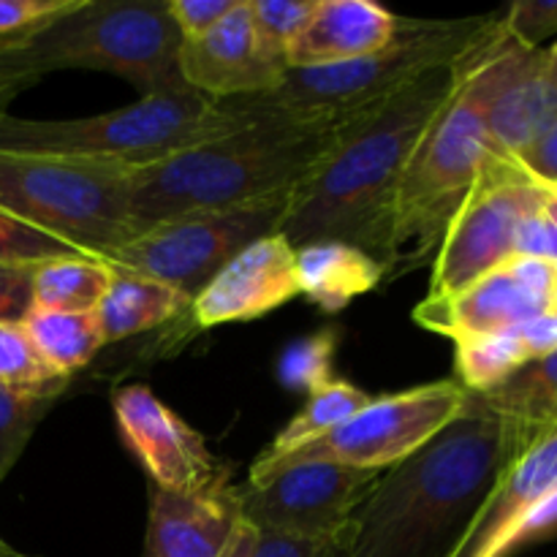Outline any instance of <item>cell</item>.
<instances>
[{
	"label": "cell",
	"mask_w": 557,
	"mask_h": 557,
	"mask_svg": "<svg viewBox=\"0 0 557 557\" xmlns=\"http://www.w3.org/2000/svg\"><path fill=\"white\" fill-rule=\"evenodd\" d=\"M460 63L424 74L389 101L337 125L313 172L294 188L281 234L294 250L343 243L389 267L408 161L457 85Z\"/></svg>",
	"instance_id": "1"
},
{
	"label": "cell",
	"mask_w": 557,
	"mask_h": 557,
	"mask_svg": "<svg viewBox=\"0 0 557 557\" xmlns=\"http://www.w3.org/2000/svg\"><path fill=\"white\" fill-rule=\"evenodd\" d=\"M542 428L500 417L479 395L397 466L354 517V557H446L509 462Z\"/></svg>",
	"instance_id": "2"
},
{
	"label": "cell",
	"mask_w": 557,
	"mask_h": 557,
	"mask_svg": "<svg viewBox=\"0 0 557 557\" xmlns=\"http://www.w3.org/2000/svg\"><path fill=\"white\" fill-rule=\"evenodd\" d=\"M531 52L533 49L520 47L506 33L500 20L498 27L460 63L455 90L408 161L397 196L384 283H395L438 253L451 218L471 194L484 161L493 152L487 131L490 107Z\"/></svg>",
	"instance_id": "3"
},
{
	"label": "cell",
	"mask_w": 557,
	"mask_h": 557,
	"mask_svg": "<svg viewBox=\"0 0 557 557\" xmlns=\"http://www.w3.org/2000/svg\"><path fill=\"white\" fill-rule=\"evenodd\" d=\"M253 117L221 139L145 166H125L131 218L139 234L169 218L226 210L294 190L324 158L337 131L319 120Z\"/></svg>",
	"instance_id": "4"
},
{
	"label": "cell",
	"mask_w": 557,
	"mask_h": 557,
	"mask_svg": "<svg viewBox=\"0 0 557 557\" xmlns=\"http://www.w3.org/2000/svg\"><path fill=\"white\" fill-rule=\"evenodd\" d=\"M504 11L462 20L397 16L395 36L379 52L326 69L288 71L277 90L234 98V103L250 114L341 125L389 101L430 71L462 63L498 27Z\"/></svg>",
	"instance_id": "5"
},
{
	"label": "cell",
	"mask_w": 557,
	"mask_h": 557,
	"mask_svg": "<svg viewBox=\"0 0 557 557\" xmlns=\"http://www.w3.org/2000/svg\"><path fill=\"white\" fill-rule=\"evenodd\" d=\"M234 101L194 90L145 96L123 109L76 120L0 117V150L145 166L253 123Z\"/></svg>",
	"instance_id": "6"
},
{
	"label": "cell",
	"mask_w": 557,
	"mask_h": 557,
	"mask_svg": "<svg viewBox=\"0 0 557 557\" xmlns=\"http://www.w3.org/2000/svg\"><path fill=\"white\" fill-rule=\"evenodd\" d=\"M180 44L183 33L166 0H85L0 63L36 82L60 69L107 71L145 98L188 90L180 74Z\"/></svg>",
	"instance_id": "7"
},
{
	"label": "cell",
	"mask_w": 557,
	"mask_h": 557,
	"mask_svg": "<svg viewBox=\"0 0 557 557\" xmlns=\"http://www.w3.org/2000/svg\"><path fill=\"white\" fill-rule=\"evenodd\" d=\"M0 210L101 261L139 234L123 163L0 150Z\"/></svg>",
	"instance_id": "8"
},
{
	"label": "cell",
	"mask_w": 557,
	"mask_h": 557,
	"mask_svg": "<svg viewBox=\"0 0 557 557\" xmlns=\"http://www.w3.org/2000/svg\"><path fill=\"white\" fill-rule=\"evenodd\" d=\"M292 196L294 190H283L226 210L169 218L136 234L107 264L166 283L194 302L234 256L270 234H281Z\"/></svg>",
	"instance_id": "9"
},
{
	"label": "cell",
	"mask_w": 557,
	"mask_h": 557,
	"mask_svg": "<svg viewBox=\"0 0 557 557\" xmlns=\"http://www.w3.org/2000/svg\"><path fill=\"white\" fill-rule=\"evenodd\" d=\"M471 392L457 379L433 381L395 395L373 397L351 419L326 433L324 438L281 457L256 460L248 482H261L272 473L305 462H332V466L386 471L433 441L441 430L460 417Z\"/></svg>",
	"instance_id": "10"
},
{
	"label": "cell",
	"mask_w": 557,
	"mask_h": 557,
	"mask_svg": "<svg viewBox=\"0 0 557 557\" xmlns=\"http://www.w3.org/2000/svg\"><path fill=\"white\" fill-rule=\"evenodd\" d=\"M539 194L542 183L515 158L490 152L471 194L446 228L424 299L438 302L455 297L517 256V234L536 207Z\"/></svg>",
	"instance_id": "11"
},
{
	"label": "cell",
	"mask_w": 557,
	"mask_h": 557,
	"mask_svg": "<svg viewBox=\"0 0 557 557\" xmlns=\"http://www.w3.org/2000/svg\"><path fill=\"white\" fill-rule=\"evenodd\" d=\"M384 471L305 462L261 482L234 484L239 520L256 533L319 539L348 528Z\"/></svg>",
	"instance_id": "12"
},
{
	"label": "cell",
	"mask_w": 557,
	"mask_h": 557,
	"mask_svg": "<svg viewBox=\"0 0 557 557\" xmlns=\"http://www.w3.org/2000/svg\"><path fill=\"white\" fill-rule=\"evenodd\" d=\"M114 422L125 449L139 460L152 487L174 495H205L226 487L228 473L207 449L199 430L145 384L120 386L112 395Z\"/></svg>",
	"instance_id": "13"
},
{
	"label": "cell",
	"mask_w": 557,
	"mask_h": 557,
	"mask_svg": "<svg viewBox=\"0 0 557 557\" xmlns=\"http://www.w3.org/2000/svg\"><path fill=\"white\" fill-rule=\"evenodd\" d=\"M557 264L533 256H511L476 283L449 299H422L413 310L419 326L449 337L451 343L500 335L528 319L553 310Z\"/></svg>",
	"instance_id": "14"
},
{
	"label": "cell",
	"mask_w": 557,
	"mask_h": 557,
	"mask_svg": "<svg viewBox=\"0 0 557 557\" xmlns=\"http://www.w3.org/2000/svg\"><path fill=\"white\" fill-rule=\"evenodd\" d=\"M180 74L188 90L212 101L267 96L277 90L288 65L272 58L259 41L248 0L201 36L180 44Z\"/></svg>",
	"instance_id": "15"
},
{
	"label": "cell",
	"mask_w": 557,
	"mask_h": 557,
	"mask_svg": "<svg viewBox=\"0 0 557 557\" xmlns=\"http://www.w3.org/2000/svg\"><path fill=\"white\" fill-rule=\"evenodd\" d=\"M297 294V250L283 234H270L234 256L190 302V313L201 330H212L261 319Z\"/></svg>",
	"instance_id": "16"
},
{
	"label": "cell",
	"mask_w": 557,
	"mask_h": 557,
	"mask_svg": "<svg viewBox=\"0 0 557 557\" xmlns=\"http://www.w3.org/2000/svg\"><path fill=\"white\" fill-rule=\"evenodd\" d=\"M557 487V424H547L509 462L446 557H504L525 517Z\"/></svg>",
	"instance_id": "17"
},
{
	"label": "cell",
	"mask_w": 557,
	"mask_h": 557,
	"mask_svg": "<svg viewBox=\"0 0 557 557\" xmlns=\"http://www.w3.org/2000/svg\"><path fill=\"white\" fill-rule=\"evenodd\" d=\"M397 14L368 0H315L286 52L288 71L326 69L373 54L395 36Z\"/></svg>",
	"instance_id": "18"
},
{
	"label": "cell",
	"mask_w": 557,
	"mask_h": 557,
	"mask_svg": "<svg viewBox=\"0 0 557 557\" xmlns=\"http://www.w3.org/2000/svg\"><path fill=\"white\" fill-rule=\"evenodd\" d=\"M232 490L174 495L152 487L145 557H221L239 522Z\"/></svg>",
	"instance_id": "19"
},
{
	"label": "cell",
	"mask_w": 557,
	"mask_h": 557,
	"mask_svg": "<svg viewBox=\"0 0 557 557\" xmlns=\"http://www.w3.org/2000/svg\"><path fill=\"white\" fill-rule=\"evenodd\" d=\"M557 117V74L547 65V49L525 58L487 114L493 152L517 158Z\"/></svg>",
	"instance_id": "20"
},
{
	"label": "cell",
	"mask_w": 557,
	"mask_h": 557,
	"mask_svg": "<svg viewBox=\"0 0 557 557\" xmlns=\"http://www.w3.org/2000/svg\"><path fill=\"white\" fill-rule=\"evenodd\" d=\"M299 294L324 313L348 308L357 297L384 283V267L343 243L305 245L297 250Z\"/></svg>",
	"instance_id": "21"
},
{
	"label": "cell",
	"mask_w": 557,
	"mask_h": 557,
	"mask_svg": "<svg viewBox=\"0 0 557 557\" xmlns=\"http://www.w3.org/2000/svg\"><path fill=\"white\" fill-rule=\"evenodd\" d=\"M188 308L190 299L177 288L112 267V283L96 308V321L107 346L156 330Z\"/></svg>",
	"instance_id": "22"
},
{
	"label": "cell",
	"mask_w": 557,
	"mask_h": 557,
	"mask_svg": "<svg viewBox=\"0 0 557 557\" xmlns=\"http://www.w3.org/2000/svg\"><path fill=\"white\" fill-rule=\"evenodd\" d=\"M38 357L58 379L69 381L103 348L96 313H58L33 308L22 321Z\"/></svg>",
	"instance_id": "23"
},
{
	"label": "cell",
	"mask_w": 557,
	"mask_h": 557,
	"mask_svg": "<svg viewBox=\"0 0 557 557\" xmlns=\"http://www.w3.org/2000/svg\"><path fill=\"white\" fill-rule=\"evenodd\" d=\"M373 397L375 395L364 392L362 386L351 384V381L335 379L332 384L321 386L319 392L308 395L305 406L294 413L292 422H286V428L277 430L272 444L256 460H281V457L324 438L326 433L341 428L346 419H351L359 408L368 406Z\"/></svg>",
	"instance_id": "24"
},
{
	"label": "cell",
	"mask_w": 557,
	"mask_h": 557,
	"mask_svg": "<svg viewBox=\"0 0 557 557\" xmlns=\"http://www.w3.org/2000/svg\"><path fill=\"white\" fill-rule=\"evenodd\" d=\"M112 283V267L92 256L54 259L36 267L33 308L58 313H96Z\"/></svg>",
	"instance_id": "25"
},
{
	"label": "cell",
	"mask_w": 557,
	"mask_h": 557,
	"mask_svg": "<svg viewBox=\"0 0 557 557\" xmlns=\"http://www.w3.org/2000/svg\"><path fill=\"white\" fill-rule=\"evenodd\" d=\"M479 397L500 417L517 419L531 428H547L557 408V348L525 362L504 384Z\"/></svg>",
	"instance_id": "26"
},
{
	"label": "cell",
	"mask_w": 557,
	"mask_h": 557,
	"mask_svg": "<svg viewBox=\"0 0 557 557\" xmlns=\"http://www.w3.org/2000/svg\"><path fill=\"white\" fill-rule=\"evenodd\" d=\"M455 364H457V381L466 386L473 395H484V392L495 389L504 384L515 370L531 362L528 348L522 346L517 326L500 335L476 337V341L457 343Z\"/></svg>",
	"instance_id": "27"
},
{
	"label": "cell",
	"mask_w": 557,
	"mask_h": 557,
	"mask_svg": "<svg viewBox=\"0 0 557 557\" xmlns=\"http://www.w3.org/2000/svg\"><path fill=\"white\" fill-rule=\"evenodd\" d=\"M63 392H22L0 386V484L20 462L33 433Z\"/></svg>",
	"instance_id": "28"
},
{
	"label": "cell",
	"mask_w": 557,
	"mask_h": 557,
	"mask_svg": "<svg viewBox=\"0 0 557 557\" xmlns=\"http://www.w3.org/2000/svg\"><path fill=\"white\" fill-rule=\"evenodd\" d=\"M341 335L335 330H321L299 337L283 351L277 362V379L286 389L313 395L321 386L335 381V348Z\"/></svg>",
	"instance_id": "29"
},
{
	"label": "cell",
	"mask_w": 557,
	"mask_h": 557,
	"mask_svg": "<svg viewBox=\"0 0 557 557\" xmlns=\"http://www.w3.org/2000/svg\"><path fill=\"white\" fill-rule=\"evenodd\" d=\"M69 381L58 379L33 348L22 324H0V386L22 392H63Z\"/></svg>",
	"instance_id": "30"
},
{
	"label": "cell",
	"mask_w": 557,
	"mask_h": 557,
	"mask_svg": "<svg viewBox=\"0 0 557 557\" xmlns=\"http://www.w3.org/2000/svg\"><path fill=\"white\" fill-rule=\"evenodd\" d=\"M85 0H0V60L22 52L49 25Z\"/></svg>",
	"instance_id": "31"
},
{
	"label": "cell",
	"mask_w": 557,
	"mask_h": 557,
	"mask_svg": "<svg viewBox=\"0 0 557 557\" xmlns=\"http://www.w3.org/2000/svg\"><path fill=\"white\" fill-rule=\"evenodd\" d=\"M85 256L74 245L20 221L11 212L0 210V264L16 267H38L54 259H74Z\"/></svg>",
	"instance_id": "32"
},
{
	"label": "cell",
	"mask_w": 557,
	"mask_h": 557,
	"mask_svg": "<svg viewBox=\"0 0 557 557\" xmlns=\"http://www.w3.org/2000/svg\"><path fill=\"white\" fill-rule=\"evenodd\" d=\"M248 3L259 41L272 58L286 63L288 44L305 27L315 0H248Z\"/></svg>",
	"instance_id": "33"
},
{
	"label": "cell",
	"mask_w": 557,
	"mask_h": 557,
	"mask_svg": "<svg viewBox=\"0 0 557 557\" xmlns=\"http://www.w3.org/2000/svg\"><path fill=\"white\" fill-rule=\"evenodd\" d=\"M357 525L343 528L341 533L319 539L277 536V533H256L253 557H354Z\"/></svg>",
	"instance_id": "34"
},
{
	"label": "cell",
	"mask_w": 557,
	"mask_h": 557,
	"mask_svg": "<svg viewBox=\"0 0 557 557\" xmlns=\"http://www.w3.org/2000/svg\"><path fill=\"white\" fill-rule=\"evenodd\" d=\"M504 27L520 47L547 49L549 38L557 41V0H520L506 5Z\"/></svg>",
	"instance_id": "35"
},
{
	"label": "cell",
	"mask_w": 557,
	"mask_h": 557,
	"mask_svg": "<svg viewBox=\"0 0 557 557\" xmlns=\"http://www.w3.org/2000/svg\"><path fill=\"white\" fill-rule=\"evenodd\" d=\"M33 277L36 267L0 264V324H22L27 319L33 310Z\"/></svg>",
	"instance_id": "36"
},
{
	"label": "cell",
	"mask_w": 557,
	"mask_h": 557,
	"mask_svg": "<svg viewBox=\"0 0 557 557\" xmlns=\"http://www.w3.org/2000/svg\"><path fill=\"white\" fill-rule=\"evenodd\" d=\"M237 3L239 0H166V9L183 38H194L212 30Z\"/></svg>",
	"instance_id": "37"
},
{
	"label": "cell",
	"mask_w": 557,
	"mask_h": 557,
	"mask_svg": "<svg viewBox=\"0 0 557 557\" xmlns=\"http://www.w3.org/2000/svg\"><path fill=\"white\" fill-rule=\"evenodd\" d=\"M555 533H557V487L536 506V509L531 511V515L525 517V522L517 528L515 536H511L509 544H506L504 557H515L525 547H531V544L544 542V539L555 536Z\"/></svg>",
	"instance_id": "38"
},
{
	"label": "cell",
	"mask_w": 557,
	"mask_h": 557,
	"mask_svg": "<svg viewBox=\"0 0 557 557\" xmlns=\"http://www.w3.org/2000/svg\"><path fill=\"white\" fill-rule=\"evenodd\" d=\"M533 180L544 185H557V117L542 131L531 147L515 158Z\"/></svg>",
	"instance_id": "39"
},
{
	"label": "cell",
	"mask_w": 557,
	"mask_h": 557,
	"mask_svg": "<svg viewBox=\"0 0 557 557\" xmlns=\"http://www.w3.org/2000/svg\"><path fill=\"white\" fill-rule=\"evenodd\" d=\"M517 335H520L522 346L528 348V357L539 359L544 354L555 351L557 348V313L547 310V313L536 315V319H528L525 324L517 326Z\"/></svg>",
	"instance_id": "40"
},
{
	"label": "cell",
	"mask_w": 557,
	"mask_h": 557,
	"mask_svg": "<svg viewBox=\"0 0 557 557\" xmlns=\"http://www.w3.org/2000/svg\"><path fill=\"white\" fill-rule=\"evenodd\" d=\"M33 85H36V79L16 74V71H11L9 65L0 63V117H3V114H9L5 109H9V103L14 101V98Z\"/></svg>",
	"instance_id": "41"
},
{
	"label": "cell",
	"mask_w": 557,
	"mask_h": 557,
	"mask_svg": "<svg viewBox=\"0 0 557 557\" xmlns=\"http://www.w3.org/2000/svg\"><path fill=\"white\" fill-rule=\"evenodd\" d=\"M256 553V531L248 525V522L239 520L237 528H234L232 542L226 544L221 557H253Z\"/></svg>",
	"instance_id": "42"
},
{
	"label": "cell",
	"mask_w": 557,
	"mask_h": 557,
	"mask_svg": "<svg viewBox=\"0 0 557 557\" xmlns=\"http://www.w3.org/2000/svg\"><path fill=\"white\" fill-rule=\"evenodd\" d=\"M0 557H30V555L20 553V549H16L14 544H9L3 536H0Z\"/></svg>",
	"instance_id": "43"
},
{
	"label": "cell",
	"mask_w": 557,
	"mask_h": 557,
	"mask_svg": "<svg viewBox=\"0 0 557 557\" xmlns=\"http://www.w3.org/2000/svg\"><path fill=\"white\" fill-rule=\"evenodd\" d=\"M547 65L557 74V41L549 44V47H547Z\"/></svg>",
	"instance_id": "44"
},
{
	"label": "cell",
	"mask_w": 557,
	"mask_h": 557,
	"mask_svg": "<svg viewBox=\"0 0 557 557\" xmlns=\"http://www.w3.org/2000/svg\"><path fill=\"white\" fill-rule=\"evenodd\" d=\"M553 310L557 313V281H555V294H553Z\"/></svg>",
	"instance_id": "45"
},
{
	"label": "cell",
	"mask_w": 557,
	"mask_h": 557,
	"mask_svg": "<svg viewBox=\"0 0 557 557\" xmlns=\"http://www.w3.org/2000/svg\"><path fill=\"white\" fill-rule=\"evenodd\" d=\"M549 424H557V408H555V413H553V419H549Z\"/></svg>",
	"instance_id": "46"
}]
</instances>
